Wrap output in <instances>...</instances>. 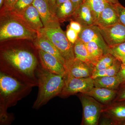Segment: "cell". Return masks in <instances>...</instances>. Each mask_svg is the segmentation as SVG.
Masks as SVG:
<instances>
[{
    "instance_id": "obj_7",
    "label": "cell",
    "mask_w": 125,
    "mask_h": 125,
    "mask_svg": "<svg viewBox=\"0 0 125 125\" xmlns=\"http://www.w3.org/2000/svg\"><path fill=\"white\" fill-rule=\"evenodd\" d=\"M94 87L92 77L76 78L66 74L64 87L58 96L65 98L78 93L85 94Z\"/></svg>"
},
{
    "instance_id": "obj_8",
    "label": "cell",
    "mask_w": 125,
    "mask_h": 125,
    "mask_svg": "<svg viewBox=\"0 0 125 125\" xmlns=\"http://www.w3.org/2000/svg\"><path fill=\"white\" fill-rule=\"evenodd\" d=\"M99 28L104 39L109 47L125 42V25L121 23L108 27Z\"/></svg>"
},
{
    "instance_id": "obj_28",
    "label": "cell",
    "mask_w": 125,
    "mask_h": 125,
    "mask_svg": "<svg viewBox=\"0 0 125 125\" xmlns=\"http://www.w3.org/2000/svg\"><path fill=\"white\" fill-rule=\"evenodd\" d=\"M18 0H4L3 5L0 9V14L14 10Z\"/></svg>"
},
{
    "instance_id": "obj_24",
    "label": "cell",
    "mask_w": 125,
    "mask_h": 125,
    "mask_svg": "<svg viewBox=\"0 0 125 125\" xmlns=\"http://www.w3.org/2000/svg\"><path fill=\"white\" fill-rule=\"evenodd\" d=\"M121 66V63L118 60L115 64L111 67L105 69L93 72L92 78V79H94L98 77L103 76H115L120 71Z\"/></svg>"
},
{
    "instance_id": "obj_16",
    "label": "cell",
    "mask_w": 125,
    "mask_h": 125,
    "mask_svg": "<svg viewBox=\"0 0 125 125\" xmlns=\"http://www.w3.org/2000/svg\"><path fill=\"white\" fill-rule=\"evenodd\" d=\"M71 20L78 22L82 27L96 25V21L92 10L84 1L75 10Z\"/></svg>"
},
{
    "instance_id": "obj_15",
    "label": "cell",
    "mask_w": 125,
    "mask_h": 125,
    "mask_svg": "<svg viewBox=\"0 0 125 125\" xmlns=\"http://www.w3.org/2000/svg\"><path fill=\"white\" fill-rule=\"evenodd\" d=\"M34 46L38 50L42 51L55 56L63 64L65 65V60L58 49L53 43L40 32H38L37 36L33 40Z\"/></svg>"
},
{
    "instance_id": "obj_20",
    "label": "cell",
    "mask_w": 125,
    "mask_h": 125,
    "mask_svg": "<svg viewBox=\"0 0 125 125\" xmlns=\"http://www.w3.org/2000/svg\"><path fill=\"white\" fill-rule=\"evenodd\" d=\"M74 51L75 58L94 67L96 63L90 55L85 43L79 38L74 43Z\"/></svg>"
},
{
    "instance_id": "obj_4",
    "label": "cell",
    "mask_w": 125,
    "mask_h": 125,
    "mask_svg": "<svg viewBox=\"0 0 125 125\" xmlns=\"http://www.w3.org/2000/svg\"><path fill=\"white\" fill-rule=\"evenodd\" d=\"M0 40L13 39L34 40L38 31L31 28L19 17L6 13L1 15Z\"/></svg>"
},
{
    "instance_id": "obj_13",
    "label": "cell",
    "mask_w": 125,
    "mask_h": 125,
    "mask_svg": "<svg viewBox=\"0 0 125 125\" xmlns=\"http://www.w3.org/2000/svg\"><path fill=\"white\" fill-rule=\"evenodd\" d=\"M102 114L111 119L115 125L125 121V101L113 102L104 105Z\"/></svg>"
},
{
    "instance_id": "obj_6",
    "label": "cell",
    "mask_w": 125,
    "mask_h": 125,
    "mask_svg": "<svg viewBox=\"0 0 125 125\" xmlns=\"http://www.w3.org/2000/svg\"><path fill=\"white\" fill-rule=\"evenodd\" d=\"M78 96L83 109L81 125H98L104 105L85 94L80 93Z\"/></svg>"
},
{
    "instance_id": "obj_40",
    "label": "cell",
    "mask_w": 125,
    "mask_h": 125,
    "mask_svg": "<svg viewBox=\"0 0 125 125\" xmlns=\"http://www.w3.org/2000/svg\"><path fill=\"white\" fill-rule=\"evenodd\" d=\"M4 1V0H0V9L2 8Z\"/></svg>"
},
{
    "instance_id": "obj_34",
    "label": "cell",
    "mask_w": 125,
    "mask_h": 125,
    "mask_svg": "<svg viewBox=\"0 0 125 125\" xmlns=\"http://www.w3.org/2000/svg\"><path fill=\"white\" fill-rule=\"evenodd\" d=\"M103 116L104 118H103L102 119H101V121H99V123L100 125H115L114 122L111 119L104 116Z\"/></svg>"
},
{
    "instance_id": "obj_21",
    "label": "cell",
    "mask_w": 125,
    "mask_h": 125,
    "mask_svg": "<svg viewBox=\"0 0 125 125\" xmlns=\"http://www.w3.org/2000/svg\"><path fill=\"white\" fill-rule=\"evenodd\" d=\"M74 10L70 1L62 3L56 7L55 13L60 22H62L71 19Z\"/></svg>"
},
{
    "instance_id": "obj_12",
    "label": "cell",
    "mask_w": 125,
    "mask_h": 125,
    "mask_svg": "<svg viewBox=\"0 0 125 125\" xmlns=\"http://www.w3.org/2000/svg\"><path fill=\"white\" fill-rule=\"evenodd\" d=\"M38 52L40 64L43 68L54 73L66 74L64 65L55 56L41 50H38Z\"/></svg>"
},
{
    "instance_id": "obj_39",
    "label": "cell",
    "mask_w": 125,
    "mask_h": 125,
    "mask_svg": "<svg viewBox=\"0 0 125 125\" xmlns=\"http://www.w3.org/2000/svg\"><path fill=\"white\" fill-rule=\"evenodd\" d=\"M108 3L112 4H116L119 2L118 0H106Z\"/></svg>"
},
{
    "instance_id": "obj_41",
    "label": "cell",
    "mask_w": 125,
    "mask_h": 125,
    "mask_svg": "<svg viewBox=\"0 0 125 125\" xmlns=\"http://www.w3.org/2000/svg\"><path fill=\"white\" fill-rule=\"evenodd\" d=\"M120 125H125V121H124L122 122L121 123Z\"/></svg>"
},
{
    "instance_id": "obj_32",
    "label": "cell",
    "mask_w": 125,
    "mask_h": 125,
    "mask_svg": "<svg viewBox=\"0 0 125 125\" xmlns=\"http://www.w3.org/2000/svg\"><path fill=\"white\" fill-rule=\"evenodd\" d=\"M69 25L71 29L76 31V32L78 33V34L81 31L83 27L79 23L72 20H71Z\"/></svg>"
},
{
    "instance_id": "obj_14",
    "label": "cell",
    "mask_w": 125,
    "mask_h": 125,
    "mask_svg": "<svg viewBox=\"0 0 125 125\" xmlns=\"http://www.w3.org/2000/svg\"><path fill=\"white\" fill-rule=\"evenodd\" d=\"M11 13L20 17L24 22L36 31H38L44 27L39 13L37 9L32 4L21 14L10 11Z\"/></svg>"
},
{
    "instance_id": "obj_26",
    "label": "cell",
    "mask_w": 125,
    "mask_h": 125,
    "mask_svg": "<svg viewBox=\"0 0 125 125\" xmlns=\"http://www.w3.org/2000/svg\"><path fill=\"white\" fill-rule=\"evenodd\" d=\"M34 0H18L14 10L10 11L16 13H22L27 7L32 4Z\"/></svg>"
},
{
    "instance_id": "obj_5",
    "label": "cell",
    "mask_w": 125,
    "mask_h": 125,
    "mask_svg": "<svg viewBox=\"0 0 125 125\" xmlns=\"http://www.w3.org/2000/svg\"><path fill=\"white\" fill-rule=\"evenodd\" d=\"M38 31L45 35L53 43L65 61L75 58L74 44L68 40L66 32L62 30L60 26L55 28L43 27Z\"/></svg>"
},
{
    "instance_id": "obj_22",
    "label": "cell",
    "mask_w": 125,
    "mask_h": 125,
    "mask_svg": "<svg viewBox=\"0 0 125 125\" xmlns=\"http://www.w3.org/2000/svg\"><path fill=\"white\" fill-rule=\"evenodd\" d=\"M118 60L109 53L104 54L93 67V72L105 69L115 64Z\"/></svg>"
},
{
    "instance_id": "obj_9",
    "label": "cell",
    "mask_w": 125,
    "mask_h": 125,
    "mask_svg": "<svg viewBox=\"0 0 125 125\" xmlns=\"http://www.w3.org/2000/svg\"><path fill=\"white\" fill-rule=\"evenodd\" d=\"M32 4L38 10L44 27L55 28L60 26L48 0H34Z\"/></svg>"
},
{
    "instance_id": "obj_36",
    "label": "cell",
    "mask_w": 125,
    "mask_h": 125,
    "mask_svg": "<svg viewBox=\"0 0 125 125\" xmlns=\"http://www.w3.org/2000/svg\"><path fill=\"white\" fill-rule=\"evenodd\" d=\"M49 4L51 6L52 9L55 12L56 6V0H48Z\"/></svg>"
},
{
    "instance_id": "obj_30",
    "label": "cell",
    "mask_w": 125,
    "mask_h": 125,
    "mask_svg": "<svg viewBox=\"0 0 125 125\" xmlns=\"http://www.w3.org/2000/svg\"><path fill=\"white\" fill-rule=\"evenodd\" d=\"M66 37L69 41L71 43L74 44L78 38V33L70 27L69 25L67 26L66 32Z\"/></svg>"
},
{
    "instance_id": "obj_17",
    "label": "cell",
    "mask_w": 125,
    "mask_h": 125,
    "mask_svg": "<svg viewBox=\"0 0 125 125\" xmlns=\"http://www.w3.org/2000/svg\"><path fill=\"white\" fill-rule=\"evenodd\" d=\"M120 22L115 5L109 3L101 12L96 25L99 27H105Z\"/></svg>"
},
{
    "instance_id": "obj_23",
    "label": "cell",
    "mask_w": 125,
    "mask_h": 125,
    "mask_svg": "<svg viewBox=\"0 0 125 125\" xmlns=\"http://www.w3.org/2000/svg\"><path fill=\"white\" fill-rule=\"evenodd\" d=\"M92 11L96 24L101 12L109 4L106 0H84Z\"/></svg>"
},
{
    "instance_id": "obj_35",
    "label": "cell",
    "mask_w": 125,
    "mask_h": 125,
    "mask_svg": "<svg viewBox=\"0 0 125 125\" xmlns=\"http://www.w3.org/2000/svg\"><path fill=\"white\" fill-rule=\"evenodd\" d=\"M70 1L72 3L74 10H75L84 1V0H70Z\"/></svg>"
},
{
    "instance_id": "obj_1",
    "label": "cell",
    "mask_w": 125,
    "mask_h": 125,
    "mask_svg": "<svg viewBox=\"0 0 125 125\" xmlns=\"http://www.w3.org/2000/svg\"><path fill=\"white\" fill-rule=\"evenodd\" d=\"M1 60L0 71L38 86L37 72L40 65L32 51L24 48H5L1 51Z\"/></svg>"
},
{
    "instance_id": "obj_2",
    "label": "cell",
    "mask_w": 125,
    "mask_h": 125,
    "mask_svg": "<svg viewBox=\"0 0 125 125\" xmlns=\"http://www.w3.org/2000/svg\"><path fill=\"white\" fill-rule=\"evenodd\" d=\"M33 85L0 71V125H10L13 116L8 113L9 108L30 94Z\"/></svg>"
},
{
    "instance_id": "obj_29",
    "label": "cell",
    "mask_w": 125,
    "mask_h": 125,
    "mask_svg": "<svg viewBox=\"0 0 125 125\" xmlns=\"http://www.w3.org/2000/svg\"><path fill=\"white\" fill-rule=\"evenodd\" d=\"M119 19V22L125 25V7L119 2L114 4Z\"/></svg>"
},
{
    "instance_id": "obj_18",
    "label": "cell",
    "mask_w": 125,
    "mask_h": 125,
    "mask_svg": "<svg viewBox=\"0 0 125 125\" xmlns=\"http://www.w3.org/2000/svg\"><path fill=\"white\" fill-rule=\"evenodd\" d=\"M117 91V90L94 87L85 94L95 99L103 105H106L114 101Z\"/></svg>"
},
{
    "instance_id": "obj_31",
    "label": "cell",
    "mask_w": 125,
    "mask_h": 125,
    "mask_svg": "<svg viewBox=\"0 0 125 125\" xmlns=\"http://www.w3.org/2000/svg\"><path fill=\"white\" fill-rule=\"evenodd\" d=\"M121 101H125V83L122 84L119 86L113 102Z\"/></svg>"
},
{
    "instance_id": "obj_25",
    "label": "cell",
    "mask_w": 125,
    "mask_h": 125,
    "mask_svg": "<svg viewBox=\"0 0 125 125\" xmlns=\"http://www.w3.org/2000/svg\"><path fill=\"white\" fill-rule=\"evenodd\" d=\"M85 44L90 55L95 63L105 54L103 49L96 43L89 42Z\"/></svg>"
},
{
    "instance_id": "obj_27",
    "label": "cell",
    "mask_w": 125,
    "mask_h": 125,
    "mask_svg": "<svg viewBox=\"0 0 125 125\" xmlns=\"http://www.w3.org/2000/svg\"><path fill=\"white\" fill-rule=\"evenodd\" d=\"M108 53L117 58L125 55V42L112 47H109Z\"/></svg>"
},
{
    "instance_id": "obj_37",
    "label": "cell",
    "mask_w": 125,
    "mask_h": 125,
    "mask_svg": "<svg viewBox=\"0 0 125 125\" xmlns=\"http://www.w3.org/2000/svg\"><path fill=\"white\" fill-rule=\"evenodd\" d=\"M117 58L120 62L122 64L125 65V55L120 57Z\"/></svg>"
},
{
    "instance_id": "obj_38",
    "label": "cell",
    "mask_w": 125,
    "mask_h": 125,
    "mask_svg": "<svg viewBox=\"0 0 125 125\" xmlns=\"http://www.w3.org/2000/svg\"><path fill=\"white\" fill-rule=\"evenodd\" d=\"M70 0H56V7Z\"/></svg>"
},
{
    "instance_id": "obj_33",
    "label": "cell",
    "mask_w": 125,
    "mask_h": 125,
    "mask_svg": "<svg viewBox=\"0 0 125 125\" xmlns=\"http://www.w3.org/2000/svg\"><path fill=\"white\" fill-rule=\"evenodd\" d=\"M117 75L120 79L121 84L125 83V65L121 64L120 70Z\"/></svg>"
},
{
    "instance_id": "obj_11",
    "label": "cell",
    "mask_w": 125,
    "mask_h": 125,
    "mask_svg": "<svg viewBox=\"0 0 125 125\" xmlns=\"http://www.w3.org/2000/svg\"><path fill=\"white\" fill-rule=\"evenodd\" d=\"M78 38L84 43L89 42L96 43L101 47L105 54L108 53L109 47L105 42L100 29L97 25H93L88 27H83Z\"/></svg>"
},
{
    "instance_id": "obj_3",
    "label": "cell",
    "mask_w": 125,
    "mask_h": 125,
    "mask_svg": "<svg viewBox=\"0 0 125 125\" xmlns=\"http://www.w3.org/2000/svg\"><path fill=\"white\" fill-rule=\"evenodd\" d=\"M65 75L52 73L39 66L37 72L38 94L33 108L38 109L59 96L64 86Z\"/></svg>"
},
{
    "instance_id": "obj_10",
    "label": "cell",
    "mask_w": 125,
    "mask_h": 125,
    "mask_svg": "<svg viewBox=\"0 0 125 125\" xmlns=\"http://www.w3.org/2000/svg\"><path fill=\"white\" fill-rule=\"evenodd\" d=\"M66 74L76 78L92 77L93 66L77 58L65 61Z\"/></svg>"
},
{
    "instance_id": "obj_19",
    "label": "cell",
    "mask_w": 125,
    "mask_h": 125,
    "mask_svg": "<svg viewBox=\"0 0 125 125\" xmlns=\"http://www.w3.org/2000/svg\"><path fill=\"white\" fill-rule=\"evenodd\" d=\"M94 87L108 89L117 90L121 84L120 79L117 75L103 76L93 79Z\"/></svg>"
}]
</instances>
